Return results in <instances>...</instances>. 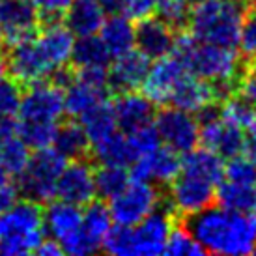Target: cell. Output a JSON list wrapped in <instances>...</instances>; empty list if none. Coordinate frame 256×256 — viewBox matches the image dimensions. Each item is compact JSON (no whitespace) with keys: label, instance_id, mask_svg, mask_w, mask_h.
Listing matches in <instances>:
<instances>
[{"label":"cell","instance_id":"e0dca14e","mask_svg":"<svg viewBox=\"0 0 256 256\" xmlns=\"http://www.w3.org/2000/svg\"><path fill=\"white\" fill-rule=\"evenodd\" d=\"M150 60L142 50H128L116 56L108 68V86L114 92H129L142 86L150 72Z\"/></svg>","mask_w":256,"mask_h":256},{"label":"cell","instance_id":"f1b7e54d","mask_svg":"<svg viewBox=\"0 0 256 256\" xmlns=\"http://www.w3.org/2000/svg\"><path fill=\"white\" fill-rule=\"evenodd\" d=\"M90 138L86 135L82 124L77 122H68L64 126H58L56 138H54V148L66 157V159H86L90 154Z\"/></svg>","mask_w":256,"mask_h":256},{"label":"cell","instance_id":"7402d4cb","mask_svg":"<svg viewBox=\"0 0 256 256\" xmlns=\"http://www.w3.org/2000/svg\"><path fill=\"white\" fill-rule=\"evenodd\" d=\"M136 47L142 50L150 60H157L170 54L174 45V30L159 17H144L135 28Z\"/></svg>","mask_w":256,"mask_h":256},{"label":"cell","instance_id":"5bb4252c","mask_svg":"<svg viewBox=\"0 0 256 256\" xmlns=\"http://www.w3.org/2000/svg\"><path fill=\"white\" fill-rule=\"evenodd\" d=\"M182 172V159L176 150L159 148L152 154L138 156L131 164V178L136 182H152V184L166 185Z\"/></svg>","mask_w":256,"mask_h":256},{"label":"cell","instance_id":"c3c4849f","mask_svg":"<svg viewBox=\"0 0 256 256\" xmlns=\"http://www.w3.org/2000/svg\"><path fill=\"white\" fill-rule=\"evenodd\" d=\"M15 135H17V122L14 120V116L0 114V144Z\"/></svg>","mask_w":256,"mask_h":256},{"label":"cell","instance_id":"cb8c5ba5","mask_svg":"<svg viewBox=\"0 0 256 256\" xmlns=\"http://www.w3.org/2000/svg\"><path fill=\"white\" fill-rule=\"evenodd\" d=\"M100 38L114 58L131 50L136 45L135 26L128 15L124 14H112L110 17H105L100 28Z\"/></svg>","mask_w":256,"mask_h":256},{"label":"cell","instance_id":"9c48e42d","mask_svg":"<svg viewBox=\"0 0 256 256\" xmlns=\"http://www.w3.org/2000/svg\"><path fill=\"white\" fill-rule=\"evenodd\" d=\"M174 210L168 206L157 208L138 224L133 226V249L136 256H157L164 254L166 242L174 226Z\"/></svg>","mask_w":256,"mask_h":256},{"label":"cell","instance_id":"30bf717a","mask_svg":"<svg viewBox=\"0 0 256 256\" xmlns=\"http://www.w3.org/2000/svg\"><path fill=\"white\" fill-rule=\"evenodd\" d=\"M168 200L174 214H182L184 217L198 214L215 202V185L187 172H180L170 182Z\"/></svg>","mask_w":256,"mask_h":256},{"label":"cell","instance_id":"8fae6325","mask_svg":"<svg viewBox=\"0 0 256 256\" xmlns=\"http://www.w3.org/2000/svg\"><path fill=\"white\" fill-rule=\"evenodd\" d=\"M6 62L8 73H12V78L21 86H32L42 80H49L50 77V68L38 47L36 36L10 45Z\"/></svg>","mask_w":256,"mask_h":256},{"label":"cell","instance_id":"836d02e7","mask_svg":"<svg viewBox=\"0 0 256 256\" xmlns=\"http://www.w3.org/2000/svg\"><path fill=\"white\" fill-rule=\"evenodd\" d=\"M129 184V174L126 166L101 164L96 170V194L101 198H112Z\"/></svg>","mask_w":256,"mask_h":256},{"label":"cell","instance_id":"1f68e13d","mask_svg":"<svg viewBox=\"0 0 256 256\" xmlns=\"http://www.w3.org/2000/svg\"><path fill=\"white\" fill-rule=\"evenodd\" d=\"M58 124L56 122L42 120H19L17 122V135L28 144L30 150H42L54 146Z\"/></svg>","mask_w":256,"mask_h":256},{"label":"cell","instance_id":"7bdbcfd3","mask_svg":"<svg viewBox=\"0 0 256 256\" xmlns=\"http://www.w3.org/2000/svg\"><path fill=\"white\" fill-rule=\"evenodd\" d=\"M240 47L250 62H256V6L250 8L245 14L242 36H240Z\"/></svg>","mask_w":256,"mask_h":256},{"label":"cell","instance_id":"681fc988","mask_svg":"<svg viewBox=\"0 0 256 256\" xmlns=\"http://www.w3.org/2000/svg\"><path fill=\"white\" fill-rule=\"evenodd\" d=\"M36 252L42 256H60V254H64V249H62V245H60L56 240L50 238V240H43Z\"/></svg>","mask_w":256,"mask_h":256},{"label":"cell","instance_id":"db71d44e","mask_svg":"<svg viewBox=\"0 0 256 256\" xmlns=\"http://www.w3.org/2000/svg\"><path fill=\"white\" fill-rule=\"evenodd\" d=\"M6 73H8V62L2 56H0V78L6 77Z\"/></svg>","mask_w":256,"mask_h":256},{"label":"cell","instance_id":"f35d334b","mask_svg":"<svg viewBox=\"0 0 256 256\" xmlns=\"http://www.w3.org/2000/svg\"><path fill=\"white\" fill-rule=\"evenodd\" d=\"M101 249L114 256H135L133 249V226L116 224L108 230Z\"/></svg>","mask_w":256,"mask_h":256},{"label":"cell","instance_id":"7c38bea8","mask_svg":"<svg viewBox=\"0 0 256 256\" xmlns=\"http://www.w3.org/2000/svg\"><path fill=\"white\" fill-rule=\"evenodd\" d=\"M40 19V12L30 0H0V24L8 45L36 36Z\"/></svg>","mask_w":256,"mask_h":256},{"label":"cell","instance_id":"60d3db41","mask_svg":"<svg viewBox=\"0 0 256 256\" xmlns=\"http://www.w3.org/2000/svg\"><path fill=\"white\" fill-rule=\"evenodd\" d=\"M21 84L15 78H0V114L15 116L21 107Z\"/></svg>","mask_w":256,"mask_h":256},{"label":"cell","instance_id":"4fadbf2b","mask_svg":"<svg viewBox=\"0 0 256 256\" xmlns=\"http://www.w3.org/2000/svg\"><path fill=\"white\" fill-rule=\"evenodd\" d=\"M187 72L189 70L184 66V62L172 52L157 58L156 64L150 66V72L144 78L142 94L156 105H168L174 88Z\"/></svg>","mask_w":256,"mask_h":256},{"label":"cell","instance_id":"bcb514c9","mask_svg":"<svg viewBox=\"0 0 256 256\" xmlns=\"http://www.w3.org/2000/svg\"><path fill=\"white\" fill-rule=\"evenodd\" d=\"M236 94L256 105V70H243L236 82Z\"/></svg>","mask_w":256,"mask_h":256},{"label":"cell","instance_id":"ffe728a7","mask_svg":"<svg viewBox=\"0 0 256 256\" xmlns=\"http://www.w3.org/2000/svg\"><path fill=\"white\" fill-rule=\"evenodd\" d=\"M112 108L116 114L118 128L124 133H131L146 124H152L156 118V103L144 94H138L135 90L122 92L114 100Z\"/></svg>","mask_w":256,"mask_h":256},{"label":"cell","instance_id":"9a60e30c","mask_svg":"<svg viewBox=\"0 0 256 256\" xmlns=\"http://www.w3.org/2000/svg\"><path fill=\"white\" fill-rule=\"evenodd\" d=\"M56 198L72 202L75 206H86L96 198V172L84 159L66 164L58 180Z\"/></svg>","mask_w":256,"mask_h":256},{"label":"cell","instance_id":"ba28073f","mask_svg":"<svg viewBox=\"0 0 256 256\" xmlns=\"http://www.w3.org/2000/svg\"><path fill=\"white\" fill-rule=\"evenodd\" d=\"M66 112L64 90L52 82H36L26 86L22 94L21 107H19V120H42L58 122Z\"/></svg>","mask_w":256,"mask_h":256},{"label":"cell","instance_id":"4316f807","mask_svg":"<svg viewBox=\"0 0 256 256\" xmlns=\"http://www.w3.org/2000/svg\"><path fill=\"white\" fill-rule=\"evenodd\" d=\"M94 157L100 164H114V166H129L135 163L136 152L133 150L129 136L124 133H112L101 142L94 144Z\"/></svg>","mask_w":256,"mask_h":256},{"label":"cell","instance_id":"680465c9","mask_svg":"<svg viewBox=\"0 0 256 256\" xmlns=\"http://www.w3.org/2000/svg\"><path fill=\"white\" fill-rule=\"evenodd\" d=\"M240 2H256V0H240Z\"/></svg>","mask_w":256,"mask_h":256},{"label":"cell","instance_id":"52a82bcc","mask_svg":"<svg viewBox=\"0 0 256 256\" xmlns=\"http://www.w3.org/2000/svg\"><path fill=\"white\" fill-rule=\"evenodd\" d=\"M156 128L164 146L176 150L178 154H187L200 142V122L192 112L178 107H166L156 114Z\"/></svg>","mask_w":256,"mask_h":256},{"label":"cell","instance_id":"44dd1931","mask_svg":"<svg viewBox=\"0 0 256 256\" xmlns=\"http://www.w3.org/2000/svg\"><path fill=\"white\" fill-rule=\"evenodd\" d=\"M45 232L64 245L82 228V214L78 206L66 200H50L49 206L43 210Z\"/></svg>","mask_w":256,"mask_h":256},{"label":"cell","instance_id":"4dcf8cb0","mask_svg":"<svg viewBox=\"0 0 256 256\" xmlns=\"http://www.w3.org/2000/svg\"><path fill=\"white\" fill-rule=\"evenodd\" d=\"M80 124H82V128H84L92 146L101 142L103 138L110 136L112 133H116V129H118L114 108L112 105H108L107 101H103V103L96 105L88 112L82 114L80 116Z\"/></svg>","mask_w":256,"mask_h":256},{"label":"cell","instance_id":"ee69618b","mask_svg":"<svg viewBox=\"0 0 256 256\" xmlns=\"http://www.w3.org/2000/svg\"><path fill=\"white\" fill-rule=\"evenodd\" d=\"M161 0H124L122 2V14L128 15L131 21H140L144 17L156 14Z\"/></svg>","mask_w":256,"mask_h":256},{"label":"cell","instance_id":"ac0fdd59","mask_svg":"<svg viewBox=\"0 0 256 256\" xmlns=\"http://www.w3.org/2000/svg\"><path fill=\"white\" fill-rule=\"evenodd\" d=\"M215 101H220V100L214 82H210L206 78L187 72L184 77L180 78L176 88H174L170 100H168V105L178 107L182 110H187V112L196 114L198 110H202V108L206 107V105L215 103Z\"/></svg>","mask_w":256,"mask_h":256},{"label":"cell","instance_id":"5b68a950","mask_svg":"<svg viewBox=\"0 0 256 256\" xmlns=\"http://www.w3.org/2000/svg\"><path fill=\"white\" fill-rule=\"evenodd\" d=\"M66 164L68 159L54 146L36 150L17 182L21 194L38 204H49L56 198L58 180Z\"/></svg>","mask_w":256,"mask_h":256},{"label":"cell","instance_id":"8d00e7d4","mask_svg":"<svg viewBox=\"0 0 256 256\" xmlns=\"http://www.w3.org/2000/svg\"><path fill=\"white\" fill-rule=\"evenodd\" d=\"M164 254L172 256H202L206 254V249L200 245L192 234L184 226V222H180L178 226L170 230L168 242H166V249Z\"/></svg>","mask_w":256,"mask_h":256},{"label":"cell","instance_id":"7a4b0ae2","mask_svg":"<svg viewBox=\"0 0 256 256\" xmlns=\"http://www.w3.org/2000/svg\"><path fill=\"white\" fill-rule=\"evenodd\" d=\"M243 19L245 12L240 0H204L191 12L189 28L200 42L236 49L240 45Z\"/></svg>","mask_w":256,"mask_h":256},{"label":"cell","instance_id":"f546056e","mask_svg":"<svg viewBox=\"0 0 256 256\" xmlns=\"http://www.w3.org/2000/svg\"><path fill=\"white\" fill-rule=\"evenodd\" d=\"M110 50L103 43L100 36H80L73 43L72 50V64L80 70V68H107L110 62Z\"/></svg>","mask_w":256,"mask_h":256},{"label":"cell","instance_id":"ab89813d","mask_svg":"<svg viewBox=\"0 0 256 256\" xmlns=\"http://www.w3.org/2000/svg\"><path fill=\"white\" fill-rule=\"evenodd\" d=\"M128 136H129V142H131L133 150L136 152V156L152 154V152H156V150L161 146V142H163L157 128L152 126V124H146L142 128L131 131V133H128Z\"/></svg>","mask_w":256,"mask_h":256},{"label":"cell","instance_id":"6f0895ef","mask_svg":"<svg viewBox=\"0 0 256 256\" xmlns=\"http://www.w3.org/2000/svg\"><path fill=\"white\" fill-rule=\"evenodd\" d=\"M252 217H254V220H256V208L252 210Z\"/></svg>","mask_w":256,"mask_h":256},{"label":"cell","instance_id":"2e32d148","mask_svg":"<svg viewBox=\"0 0 256 256\" xmlns=\"http://www.w3.org/2000/svg\"><path fill=\"white\" fill-rule=\"evenodd\" d=\"M200 142L204 148L219 154L222 159H232L245 152L247 136L243 135V129L217 118L200 126Z\"/></svg>","mask_w":256,"mask_h":256},{"label":"cell","instance_id":"f6af8a7d","mask_svg":"<svg viewBox=\"0 0 256 256\" xmlns=\"http://www.w3.org/2000/svg\"><path fill=\"white\" fill-rule=\"evenodd\" d=\"M30 2L36 6L40 17L45 22L60 21V17H64V14L72 4V0H30Z\"/></svg>","mask_w":256,"mask_h":256},{"label":"cell","instance_id":"6da1fadb","mask_svg":"<svg viewBox=\"0 0 256 256\" xmlns=\"http://www.w3.org/2000/svg\"><path fill=\"white\" fill-rule=\"evenodd\" d=\"M184 226L212 254H254L256 220L249 214H236L222 206H210L185 215Z\"/></svg>","mask_w":256,"mask_h":256},{"label":"cell","instance_id":"11a10c76","mask_svg":"<svg viewBox=\"0 0 256 256\" xmlns=\"http://www.w3.org/2000/svg\"><path fill=\"white\" fill-rule=\"evenodd\" d=\"M6 34H4V28H2V24H0V50L4 49V45H6Z\"/></svg>","mask_w":256,"mask_h":256},{"label":"cell","instance_id":"e575fe53","mask_svg":"<svg viewBox=\"0 0 256 256\" xmlns=\"http://www.w3.org/2000/svg\"><path fill=\"white\" fill-rule=\"evenodd\" d=\"M82 228L92 236L94 240H98L103 245L105 236L112 228L110 208L105 206L103 202H94V200L90 204H86V210L84 214H82Z\"/></svg>","mask_w":256,"mask_h":256},{"label":"cell","instance_id":"8992f818","mask_svg":"<svg viewBox=\"0 0 256 256\" xmlns=\"http://www.w3.org/2000/svg\"><path fill=\"white\" fill-rule=\"evenodd\" d=\"M163 204L161 191L152 182H129L126 189L110 198V214L116 224L135 226Z\"/></svg>","mask_w":256,"mask_h":256},{"label":"cell","instance_id":"d6a6232c","mask_svg":"<svg viewBox=\"0 0 256 256\" xmlns=\"http://www.w3.org/2000/svg\"><path fill=\"white\" fill-rule=\"evenodd\" d=\"M30 157V146L22 140L19 135L8 138L0 144V163L10 172V176H21L22 170L26 168Z\"/></svg>","mask_w":256,"mask_h":256},{"label":"cell","instance_id":"b9f144b4","mask_svg":"<svg viewBox=\"0 0 256 256\" xmlns=\"http://www.w3.org/2000/svg\"><path fill=\"white\" fill-rule=\"evenodd\" d=\"M224 178L232 180V182H240V184H256V163L250 161L249 157L240 156L232 157L228 164L224 166Z\"/></svg>","mask_w":256,"mask_h":256},{"label":"cell","instance_id":"d590c367","mask_svg":"<svg viewBox=\"0 0 256 256\" xmlns=\"http://www.w3.org/2000/svg\"><path fill=\"white\" fill-rule=\"evenodd\" d=\"M256 116V105L243 98H226L220 103V120L232 124L236 128L245 129L249 128Z\"/></svg>","mask_w":256,"mask_h":256},{"label":"cell","instance_id":"83f0119b","mask_svg":"<svg viewBox=\"0 0 256 256\" xmlns=\"http://www.w3.org/2000/svg\"><path fill=\"white\" fill-rule=\"evenodd\" d=\"M215 200L219 202V206L236 214H252V210L256 208V187L250 184L226 180L220 182L217 187Z\"/></svg>","mask_w":256,"mask_h":256},{"label":"cell","instance_id":"f5cc1de1","mask_svg":"<svg viewBox=\"0 0 256 256\" xmlns=\"http://www.w3.org/2000/svg\"><path fill=\"white\" fill-rule=\"evenodd\" d=\"M8 184H10V172H8L6 168L2 166V163H0V189Z\"/></svg>","mask_w":256,"mask_h":256},{"label":"cell","instance_id":"7dc6e473","mask_svg":"<svg viewBox=\"0 0 256 256\" xmlns=\"http://www.w3.org/2000/svg\"><path fill=\"white\" fill-rule=\"evenodd\" d=\"M19 196H21L19 185H14L12 182L8 185H4V187L0 189V215L14 206L15 202L19 200Z\"/></svg>","mask_w":256,"mask_h":256},{"label":"cell","instance_id":"484cf974","mask_svg":"<svg viewBox=\"0 0 256 256\" xmlns=\"http://www.w3.org/2000/svg\"><path fill=\"white\" fill-rule=\"evenodd\" d=\"M182 172H187L191 176L219 185L224 180V163H222V157L212 150L194 148L187 152L182 159Z\"/></svg>","mask_w":256,"mask_h":256},{"label":"cell","instance_id":"277c9868","mask_svg":"<svg viewBox=\"0 0 256 256\" xmlns=\"http://www.w3.org/2000/svg\"><path fill=\"white\" fill-rule=\"evenodd\" d=\"M45 219L42 204L34 200H17L0 215V252L24 256L36 252L45 240Z\"/></svg>","mask_w":256,"mask_h":256},{"label":"cell","instance_id":"d4e9b609","mask_svg":"<svg viewBox=\"0 0 256 256\" xmlns=\"http://www.w3.org/2000/svg\"><path fill=\"white\" fill-rule=\"evenodd\" d=\"M108 90H110L108 86H96L75 77V80L64 90L66 112L73 116V118L75 116L80 118L90 108H94L96 105L103 103V101H107Z\"/></svg>","mask_w":256,"mask_h":256},{"label":"cell","instance_id":"74e56055","mask_svg":"<svg viewBox=\"0 0 256 256\" xmlns=\"http://www.w3.org/2000/svg\"><path fill=\"white\" fill-rule=\"evenodd\" d=\"M156 14L174 32H182L189 24V19H191L189 4L184 2V0H161Z\"/></svg>","mask_w":256,"mask_h":256},{"label":"cell","instance_id":"3957f363","mask_svg":"<svg viewBox=\"0 0 256 256\" xmlns=\"http://www.w3.org/2000/svg\"><path fill=\"white\" fill-rule=\"evenodd\" d=\"M191 73L214 82L219 100L224 101L236 92V82L243 73L240 56L232 47L196 40L192 47L180 58Z\"/></svg>","mask_w":256,"mask_h":256},{"label":"cell","instance_id":"9f6ffc18","mask_svg":"<svg viewBox=\"0 0 256 256\" xmlns=\"http://www.w3.org/2000/svg\"><path fill=\"white\" fill-rule=\"evenodd\" d=\"M184 2H187L189 6H196V4H200V2H204V0H184Z\"/></svg>","mask_w":256,"mask_h":256},{"label":"cell","instance_id":"d6986e66","mask_svg":"<svg viewBox=\"0 0 256 256\" xmlns=\"http://www.w3.org/2000/svg\"><path fill=\"white\" fill-rule=\"evenodd\" d=\"M36 43L47 66L50 68V73H52L58 68H64L72 60L75 36L72 30L60 21H50L45 22L42 32L36 36Z\"/></svg>","mask_w":256,"mask_h":256},{"label":"cell","instance_id":"603a6c76","mask_svg":"<svg viewBox=\"0 0 256 256\" xmlns=\"http://www.w3.org/2000/svg\"><path fill=\"white\" fill-rule=\"evenodd\" d=\"M66 26L72 30L73 36H92L98 34L105 21V10L98 0H72L64 14Z\"/></svg>","mask_w":256,"mask_h":256},{"label":"cell","instance_id":"f907efd6","mask_svg":"<svg viewBox=\"0 0 256 256\" xmlns=\"http://www.w3.org/2000/svg\"><path fill=\"white\" fill-rule=\"evenodd\" d=\"M245 156L249 157L250 161H254L256 163V136H247V142H245V152H243Z\"/></svg>","mask_w":256,"mask_h":256},{"label":"cell","instance_id":"816d5d0a","mask_svg":"<svg viewBox=\"0 0 256 256\" xmlns=\"http://www.w3.org/2000/svg\"><path fill=\"white\" fill-rule=\"evenodd\" d=\"M105 12H120L124 0H98Z\"/></svg>","mask_w":256,"mask_h":256}]
</instances>
